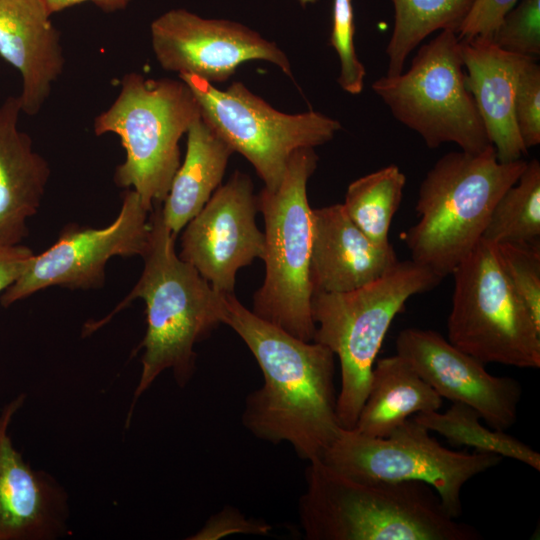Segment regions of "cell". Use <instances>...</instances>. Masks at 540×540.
<instances>
[{
  "label": "cell",
  "instance_id": "6da1fadb",
  "mask_svg": "<svg viewBox=\"0 0 540 540\" xmlns=\"http://www.w3.org/2000/svg\"><path fill=\"white\" fill-rule=\"evenodd\" d=\"M225 306L224 324L244 341L264 378L245 399L243 426L260 440L289 443L300 459H321L342 428L334 353L261 319L234 294Z\"/></svg>",
  "mask_w": 540,
  "mask_h": 540
},
{
  "label": "cell",
  "instance_id": "7a4b0ae2",
  "mask_svg": "<svg viewBox=\"0 0 540 540\" xmlns=\"http://www.w3.org/2000/svg\"><path fill=\"white\" fill-rule=\"evenodd\" d=\"M150 222L139 280L108 316L84 327L85 335L98 330L137 298L146 305L147 328L138 347L144 350L142 370L128 418L137 399L162 372L170 370L180 387L189 383L195 371V344L224 324L226 313L227 294L215 290L176 253V235L164 223L161 204L154 205Z\"/></svg>",
  "mask_w": 540,
  "mask_h": 540
},
{
  "label": "cell",
  "instance_id": "3957f363",
  "mask_svg": "<svg viewBox=\"0 0 540 540\" xmlns=\"http://www.w3.org/2000/svg\"><path fill=\"white\" fill-rule=\"evenodd\" d=\"M298 505L308 540H479L445 510L437 492L416 482H364L310 461Z\"/></svg>",
  "mask_w": 540,
  "mask_h": 540
},
{
  "label": "cell",
  "instance_id": "277c9868",
  "mask_svg": "<svg viewBox=\"0 0 540 540\" xmlns=\"http://www.w3.org/2000/svg\"><path fill=\"white\" fill-rule=\"evenodd\" d=\"M526 164L500 162L493 146L443 155L420 185L418 222L403 234L411 260L441 279L452 274L482 239L495 204Z\"/></svg>",
  "mask_w": 540,
  "mask_h": 540
},
{
  "label": "cell",
  "instance_id": "5b68a950",
  "mask_svg": "<svg viewBox=\"0 0 540 540\" xmlns=\"http://www.w3.org/2000/svg\"><path fill=\"white\" fill-rule=\"evenodd\" d=\"M413 260L398 262L379 279L341 293H313V341L328 347L340 364L337 417L342 428H354L367 396L372 370L387 331L408 299L441 282Z\"/></svg>",
  "mask_w": 540,
  "mask_h": 540
},
{
  "label": "cell",
  "instance_id": "8992f818",
  "mask_svg": "<svg viewBox=\"0 0 540 540\" xmlns=\"http://www.w3.org/2000/svg\"><path fill=\"white\" fill-rule=\"evenodd\" d=\"M201 118L199 104L182 80L128 73L118 96L93 123L95 135L120 138L126 158L114 173L116 185L134 190L150 212L165 200L181 159L179 141Z\"/></svg>",
  "mask_w": 540,
  "mask_h": 540
},
{
  "label": "cell",
  "instance_id": "52a82bcc",
  "mask_svg": "<svg viewBox=\"0 0 540 540\" xmlns=\"http://www.w3.org/2000/svg\"><path fill=\"white\" fill-rule=\"evenodd\" d=\"M313 148H300L290 157L275 190L257 196L265 222V279L253 296L252 312L304 340L313 341L310 279L312 208L307 183L317 167Z\"/></svg>",
  "mask_w": 540,
  "mask_h": 540
},
{
  "label": "cell",
  "instance_id": "ba28073f",
  "mask_svg": "<svg viewBox=\"0 0 540 540\" xmlns=\"http://www.w3.org/2000/svg\"><path fill=\"white\" fill-rule=\"evenodd\" d=\"M372 89L430 149L454 143L478 153L492 146L468 89L460 39L453 31H440L419 48L406 72L383 76Z\"/></svg>",
  "mask_w": 540,
  "mask_h": 540
},
{
  "label": "cell",
  "instance_id": "9c48e42d",
  "mask_svg": "<svg viewBox=\"0 0 540 540\" xmlns=\"http://www.w3.org/2000/svg\"><path fill=\"white\" fill-rule=\"evenodd\" d=\"M447 340L482 363L540 367V327L483 238L452 272Z\"/></svg>",
  "mask_w": 540,
  "mask_h": 540
},
{
  "label": "cell",
  "instance_id": "30bf717a",
  "mask_svg": "<svg viewBox=\"0 0 540 540\" xmlns=\"http://www.w3.org/2000/svg\"><path fill=\"white\" fill-rule=\"evenodd\" d=\"M502 459L493 453L446 448L411 417L385 437L341 428L319 460L359 481L425 483L437 492L447 513L458 519L463 486Z\"/></svg>",
  "mask_w": 540,
  "mask_h": 540
},
{
  "label": "cell",
  "instance_id": "8fae6325",
  "mask_svg": "<svg viewBox=\"0 0 540 540\" xmlns=\"http://www.w3.org/2000/svg\"><path fill=\"white\" fill-rule=\"evenodd\" d=\"M192 90L201 118L233 152L246 158L265 188L280 184L291 155L332 140L341 123L317 111L283 113L243 83L225 90L191 75H179Z\"/></svg>",
  "mask_w": 540,
  "mask_h": 540
},
{
  "label": "cell",
  "instance_id": "7c38bea8",
  "mask_svg": "<svg viewBox=\"0 0 540 540\" xmlns=\"http://www.w3.org/2000/svg\"><path fill=\"white\" fill-rule=\"evenodd\" d=\"M150 213L139 195L126 189L119 214L110 225H67L55 243L34 255L22 275L2 292L1 305L9 307L50 286L100 287L110 258L143 255L151 232Z\"/></svg>",
  "mask_w": 540,
  "mask_h": 540
},
{
  "label": "cell",
  "instance_id": "4fadbf2b",
  "mask_svg": "<svg viewBox=\"0 0 540 540\" xmlns=\"http://www.w3.org/2000/svg\"><path fill=\"white\" fill-rule=\"evenodd\" d=\"M151 44L160 66L211 84L227 81L249 61H267L292 77L289 58L279 46L239 22L204 18L183 8L171 9L150 26Z\"/></svg>",
  "mask_w": 540,
  "mask_h": 540
},
{
  "label": "cell",
  "instance_id": "5bb4252c",
  "mask_svg": "<svg viewBox=\"0 0 540 540\" xmlns=\"http://www.w3.org/2000/svg\"><path fill=\"white\" fill-rule=\"evenodd\" d=\"M258 211L250 177L235 171L185 226L179 257L215 290L233 294L238 270L265 254Z\"/></svg>",
  "mask_w": 540,
  "mask_h": 540
},
{
  "label": "cell",
  "instance_id": "9a60e30c",
  "mask_svg": "<svg viewBox=\"0 0 540 540\" xmlns=\"http://www.w3.org/2000/svg\"><path fill=\"white\" fill-rule=\"evenodd\" d=\"M396 351L438 395L472 407L489 427L505 431L516 423L521 384L490 374L438 332L406 328L397 336Z\"/></svg>",
  "mask_w": 540,
  "mask_h": 540
},
{
  "label": "cell",
  "instance_id": "2e32d148",
  "mask_svg": "<svg viewBox=\"0 0 540 540\" xmlns=\"http://www.w3.org/2000/svg\"><path fill=\"white\" fill-rule=\"evenodd\" d=\"M24 402L20 394L0 411V540H55L69 531V497L13 445L9 428Z\"/></svg>",
  "mask_w": 540,
  "mask_h": 540
},
{
  "label": "cell",
  "instance_id": "e0dca14e",
  "mask_svg": "<svg viewBox=\"0 0 540 540\" xmlns=\"http://www.w3.org/2000/svg\"><path fill=\"white\" fill-rule=\"evenodd\" d=\"M399 262L392 244L372 242L342 204L312 209L310 279L313 293H341L363 287Z\"/></svg>",
  "mask_w": 540,
  "mask_h": 540
},
{
  "label": "cell",
  "instance_id": "ac0fdd59",
  "mask_svg": "<svg viewBox=\"0 0 540 540\" xmlns=\"http://www.w3.org/2000/svg\"><path fill=\"white\" fill-rule=\"evenodd\" d=\"M43 0H0V56L21 75L22 113L36 115L64 69L61 36Z\"/></svg>",
  "mask_w": 540,
  "mask_h": 540
},
{
  "label": "cell",
  "instance_id": "d6986e66",
  "mask_svg": "<svg viewBox=\"0 0 540 540\" xmlns=\"http://www.w3.org/2000/svg\"><path fill=\"white\" fill-rule=\"evenodd\" d=\"M466 82L488 138L500 162L527 153L514 117V100L521 71L530 57L507 52L488 37L460 40Z\"/></svg>",
  "mask_w": 540,
  "mask_h": 540
},
{
  "label": "cell",
  "instance_id": "ffe728a7",
  "mask_svg": "<svg viewBox=\"0 0 540 540\" xmlns=\"http://www.w3.org/2000/svg\"><path fill=\"white\" fill-rule=\"evenodd\" d=\"M21 113L18 96L0 105V246L20 244L27 235L50 176L47 161L18 128Z\"/></svg>",
  "mask_w": 540,
  "mask_h": 540
},
{
  "label": "cell",
  "instance_id": "44dd1931",
  "mask_svg": "<svg viewBox=\"0 0 540 540\" xmlns=\"http://www.w3.org/2000/svg\"><path fill=\"white\" fill-rule=\"evenodd\" d=\"M442 399L403 357L381 358L375 362L367 396L352 429L385 437L414 415L439 410Z\"/></svg>",
  "mask_w": 540,
  "mask_h": 540
},
{
  "label": "cell",
  "instance_id": "7402d4cb",
  "mask_svg": "<svg viewBox=\"0 0 540 540\" xmlns=\"http://www.w3.org/2000/svg\"><path fill=\"white\" fill-rule=\"evenodd\" d=\"M186 153L161 204L166 226L177 235L221 185L233 153L229 145L202 119L187 131Z\"/></svg>",
  "mask_w": 540,
  "mask_h": 540
},
{
  "label": "cell",
  "instance_id": "603a6c76",
  "mask_svg": "<svg viewBox=\"0 0 540 540\" xmlns=\"http://www.w3.org/2000/svg\"><path fill=\"white\" fill-rule=\"evenodd\" d=\"M474 0H392L394 27L385 49L387 74L403 72L408 55L430 34L458 32Z\"/></svg>",
  "mask_w": 540,
  "mask_h": 540
},
{
  "label": "cell",
  "instance_id": "cb8c5ba5",
  "mask_svg": "<svg viewBox=\"0 0 540 540\" xmlns=\"http://www.w3.org/2000/svg\"><path fill=\"white\" fill-rule=\"evenodd\" d=\"M412 418L430 432L442 435L453 447L497 454L540 471L539 452L505 431L484 426L480 414L468 405L453 402L445 412H422Z\"/></svg>",
  "mask_w": 540,
  "mask_h": 540
},
{
  "label": "cell",
  "instance_id": "d4e9b609",
  "mask_svg": "<svg viewBox=\"0 0 540 540\" xmlns=\"http://www.w3.org/2000/svg\"><path fill=\"white\" fill-rule=\"evenodd\" d=\"M406 184L395 164L362 176L347 188L342 204L348 217L375 244L388 246V233Z\"/></svg>",
  "mask_w": 540,
  "mask_h": 540
},
{
  "label": "cell",
  "instance_id": "484cf974",
  "mask_svg": "<svg viewBox=\"0 0 540 540\" xmlns=\"http://www.w3.org/2000/svg\"><path fill=\"white\" fill-rule=\"evenodd\" d=\"M482 238L493 244H539L540 163L527 162L518 180L495 204Z\"/></svg>",
  "mask_w": 540,
  "mask_h": 540
},
{
  "label": "cell",
  "instance_id": "4316f807",
  "mask_svg": "<svg viewBox=\"0 0 540 540\" xmlns=\"http://www.w3.org/2000/svg\"><path fill=\"white\" fill-rule=\"evenodd\" d=\"M501 268L540 327V243L495 244Z\"/></svg>",
  "mask_w": 540,
  "mask_h": 540
},
{
  "label": "cell",
  "instance_id": "83f0119b",
  "mask_svg": "<svg viewBox=\"0 0 540 540\" xmlns=\"http://www.w3.org/2000/svg\"><path fill=\"white\" fill-rule=\"evenodd\" d=\"M354 10L352 0H333L330 45L340 61L338 84L347 93L358 95L364 87L366 70L354 45Z\"/></svg>",
  "mask_w": 540,
  "mask_h": 540
},
{
  "label": "cell",
  "instance_id": "f1b7e54d",
  "mask_svg": "<svg viewBox=\"0 0 540 540\" xmlns=\"http://www.w3.org/2000/svg\"><path fill=\"white\" fill-rule=\"evenodd\" d=\"M491 40L507 52L536 59L540 55V0H519Z\"/></svg>",
  "mask_w": 540,
  "mask_h": 540
},
{
  "label": "cell",
  "instance_id": "f546056e",
  "mask_svg": "<svg viewBox=\"0 0 540 540\" xmlns=\"http://www.w3.org/2000/svg\"><path fill=\"white\" fill-rule=\"evenodd\" d=\"M514 117L521 140L528 150L540 143V67L529 58L519 76Z\"/></svg>",
  "mask_w": 540,
  "mask_h": 540
},
{
  "label": "cell",
  "instance_id": "4dcf8cb0",
  "mask_svg": "<svg viewBox=\"0 0 540 540\" xmlns=\"http://www.w3.org/2000/svg\"><path fill=\"white\" fill-rule=\"evenodd\" d=\"M519 0H474L463 20L457 36L461 39L474 37L491 38L504 16Z\"/></svg>",
  "mask_w": 540,
  "mask_h": 540
},
{
  "label": "cell",
  "instance_id": "1f68e13d",
  "mask_svg": "<svg viewBox=\"0 0 540 540\" xmlns=\"http://www.w3.org/2000/svg\"><path fill=\"white\" fill-rule=\"evenodd\" d=\"M271 527L261 521L248 520L232 507H225L213 515L190 539L213 540L231 534H267Z\"/></svg>",
  "mask_w": 540,
  "mask_h": 540
},
{
  "label": "cell",
  "instance_id": "d6a6232c",
  "mask_svg": "<svg viewBox=\"0 0 540 540\" xmlns=\"http://www.w3.org/2000/svg\"><path fill=\"white\" fill-rule=\"evenodd\" d=\"M34 255L22 244L0 246V293L22 275Z\"/></svg>",
  "mask_w": 540,
  "mask_h": 540
},
{
  "label": "cell",
  "instance_id": "836d02e7",
  "mask_svg": "<svg viewBox=\"0 0 540 540\" xmlns=\"http://www.w3.org/2000/svg\"><path fill=\"white\" fill-rule=\"evenodd\" d=\"M43 2L48 12L53 15L85 2H92L105 13H113L125 10L131 0H43Z\"/></svg>",
  "mask_w": 540,
  "mask_h": 540
},
{
  "label": "cell",
  "instance_id": "e575fe53",
  "mask_svg": "<svg viewBox=\"0 0 540 540\" xmlns=\"http://www.w3.org/2000/svg\"><path fill=\"white\" fill-rule=\"evenodd\" d=\"M318 0H298L301 6L306 7L310 4H315Z\"/></svg>",
  "mask_w": 540,
  "mask_h": 540
}]
</instances>
